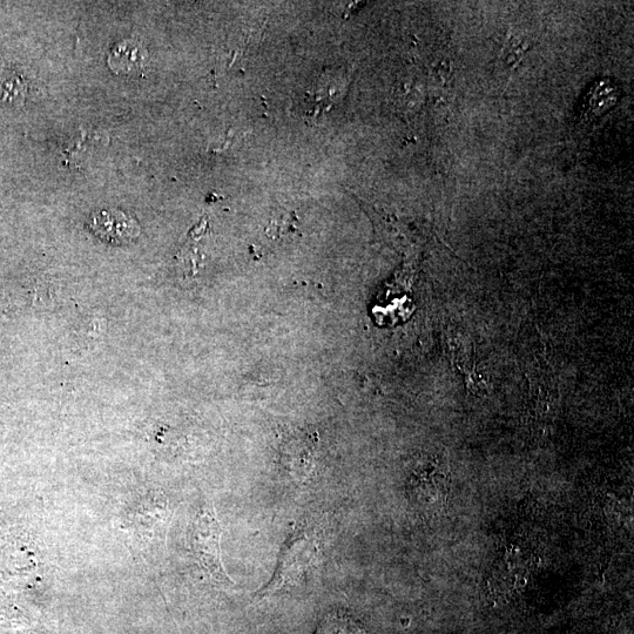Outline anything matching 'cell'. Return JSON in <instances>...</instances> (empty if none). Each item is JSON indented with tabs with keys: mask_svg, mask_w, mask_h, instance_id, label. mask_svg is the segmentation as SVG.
Segmentation results:
<instances>
[{
	"mask_svg": "<svg viewBox=\"0 0 634 634\" xmlns=\"http://www.w3.org/2000/svg\"><path fill=\"white\" fill-rule=\"evenodd\" d=\"M317 556L319 544L308 532L300 531L290 536L281 552L273 578L258 592V597L273 596L283 589L299 585L314 569Z\"/></svg>",
	"mask_w": 634,
	"mask_h": 634,
	"instance_id": "cell-1",
	"label": "cell"
},
{
	"mask_svg": "<svg viewBox=\"0 0 634 634\" xmlns=\"http://www.w3.org/2000/svg\"><path fill=\"white\" fill-rule=\"evenodd\" d=\"M221 526L211 505H202L188 530V544L195 561L220 584H232L221 558Z\"/></svg>",
	"mask_w": 634,
	"mask_h": 634,
	"instance_id": "cell-2",
	"label": "cell"
},
{
	"mask_svg": "<svg viewBox=\"0 0 634 634\" xmlns=\"http://www.w3.org/2000/svg\"><path fill=\"white\" fill-rule=\"evenodd\" d=\"M316 454V437L299 430L283 438L280 448V467L288 480L301 483L312 472Z\"/></svg>",
	"mask_w": 634,
	"mask_h": 634,
	"instance_id": "cell-3",
	"label": "cell"
},
{
	"mask_svg": "<svg viewBox=\"0 0 634 634\" xmlns=\"http://www.w3.org/2000/svg\"><path fill=\"white\" fill-rule=\"evenodd\" d=\"M89 227L101 241L116 246L131 244L140 235L138 222L117 209L94 213Z\"/></svg>",
	"mask_w": 634,
	"mask_h": 634,
	"instance_id": "cell-4",
	"label": "cell"
},
{
	"mask_svg": "<svg viewBox=\"0 0 634 634\" xmlns=\"http://www.w3.org/2000/svg\"><path fill=\"white\" fill-rule=\"evenodd\" d=\"M619 90L610 79L599 80L593 84L586 93L582 107H580V120L591 124L609 112L617 104Z\"/></svg>",
	"mask_w": 634,
	"mask_h": 634,
	"instance_id": "cell-5",
	"label": "cell"
},
{
	"mask_svg": "<svg viewBox=\"0 0 634 634\" xmlns=\"http://www.w3.org/2000/svg\"><path fill=\"white\" fill-rule=\"evenodd\" d=\"M447 488L443 474L431 465L416 470L410 481L411 495L426 505L442 503V499L447 496Z\"/></svg>",
	"mask_w": 634,
	"mask_h": 634,
	"instance_id": "cell-6",
	"label": "cell"
},
{
	"mask_svg": "<svg viewBox=\"0 0 634 634\" xmlns=\"http://www.w3.org/2000/svg\"><path fill=\"white\" fill-rule=\"evenodd\" d=\"M147 53L136 40L117 44L109 57L111 69L119 74L137 73L144 69Z\"/></svg>",
	"mask_w": 634,
	"mask_h": 634,
	"instance_id": "cell-7",
	"label": "cell"
},
{
	"mask_svg": "<svg viewBox=\"0 0 634 634\" xmlns=\"http://www.w3.org/2000/svg\"><path fill=\"white\" fill-rule=\"evenodd\" d=\"M26 91L24 79L17 72L0 69V105H22Z\"/></svg>",
	"mask_w": 634,
	"mask_h": 634,
	"instance_id": "cell-8",
	"label": "cell"
},
{
	"mask_svg": "<svg viewBox=\"0 0 634 634\" xmlns=\"http://www.w3.org/2000/svg\"><path fill=\"white\" fill-rule=\"evenodd\" d=\"M314 634H366V631L346 613L330 612L321 619Z\"/></svg>",
	"mask_w": 634,
	"mask_h": 634,
	"instance_id": "cell-9",
	"label": "cell"
}]
</instances>
